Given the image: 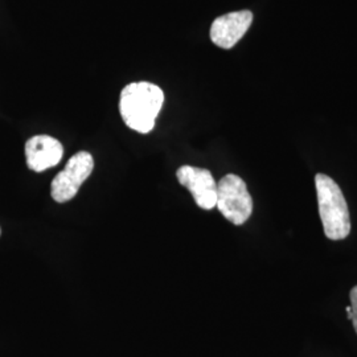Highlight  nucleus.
<instances>
[{
    "label": "nucleus",
    "instance_id": "nucleus-2",
    "mask_svg": "<svg viewBox=\"0 0 357 357\" xmlns=\"http://www.w3.org/2000/svg\"><path fill=\"white\" fill-rule=\"evenodd\" d=\"M315 185L324 234L333 241L344 240L351 231V220L343 192L336 181L324 174L317 175Z\"/></svg>",
    "mask_w": 357,
    "mask_h": 357
},
{
    "label": "nucleus",
    "instance_id": "nucleus-8",
    "mask_svg": "<svg viewBox=\"0 0 357 357\" xmlns=\"http://www.w3.org/2000/svg\"><path fill=\"white\" fill-rule=\"evenodd\" d=\"M351 308H352V318L351 320L354 321V328L357 333V286H355L352 290H351Z\"/></svg>",
    "mask_w": 357,
    "mask_h": 357
},
{
    "label": "nucleus",
    "instance_id": "nucleus-3",
    "mask_svg": "<svg viewBox=\"0 0 357 357\" xmlns=\"http://www.w3.org/2000/svg\"><path fill=\"white\" fill-rule=\"evenodd\" d=\"M217 208L228 221L243 225L253 212V199L243 178L229 174L217 184Z\"/></svg>",
    "mask_w": 357,
    "mask_h": 357
},
{
    "label": "nucleus",
    "instance_id": "nucleus-5",
    "mask_svg": "<svg viewBox=\"0 0 357 357\" xmlns=\"http://www.w3.org/2000/svg\"><path fill=\"white\" fill-rule=\"evenodd\" d=\"M178 183L191 192L195 203L205 211L216 206L217 183L211 171L199 167L181 166L176 171Z\"/></svg>",
    "mask_w": 357,
    "mask_h": 357
},
{
    "label": "nucleus",
    "instance_id": "nucleus-4",
    "mask_svg": "<svg viewBox=\"0 0 357 357\" xmlns=\"http://www.w3.org/2000/svg\"><path fill=\"white\" fill-rule=\"evenodd\" d=\"M94 169L91 153L79 151L75 153L66 163L64 169L56 175L51 185L52 199L56 203L70 202L79 191L84 181Z\"/></svg>",
    "mask_w": 357,
    "mask_h": 357
},
{
    "label": "nucleus",
    "instance_id": "nucleus-9",
    "mask_svg": "<svg viewBox=\"0 0 357 357\" xmlns=\"http://www.w3.org/2000/svg\"><path fill=\"white\" fill-rule=\"evenodd\" d=\"M0 233H1V230H0Z\"/></svg>",
    "mask_w": 357,
    "mask_h": 357
},
{
    "label": "nucleus",
    "instance_id": "nucleus-7",
    "mask_svg": "<svg viewBox=\"0 0 357 357\" xmlns=\"http://www.w3.org/2000/svg\"><path fill=\"white\" fill-rule=\"evenodd\" d=\"M64 155L61 142L50 135H36L26 143V166L35 172H43L57 166Z\"/></svg>",
    "mask_w": 357,
    "mask_h": 357
},
{
    "label": "nucleus",
    "instance_id": "nucleus-6",
    "mask_svg": "<svg viewBox=\"0 0 357 357\" xmlns=\"http://www.w3.org/2000/svg\"><path fill=\"white\" fill-rule=\"evenodd\" d=\"M252 23L253 13L249 10L222 15L211 26V40L222 50H231L245 36Z\"/></svg>",
    "mask_w": 357,
    "mask_h": 357
},
{
    "label": "nucleus",
    "instance_id": "nucleus-1",
    "mask_svg": "<svg viewBox=\"0 0 357 357\" xmlns=\"http://www.w3.org/2000/svg\"><path fill=\"white\" fill-rule=\"evenodd\" d=\"M165 103V93L151 82H131L121 91L119 113L128 128L147 134Z\"/></svg>",
    "mask_w": 357,
    "mask_h": 357
}]
</instances>
